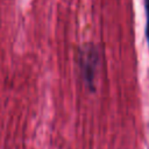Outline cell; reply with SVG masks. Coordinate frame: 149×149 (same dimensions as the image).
Instances as JSON below:
<instances>
[{
  "mask_svg": "<svg viewBox=\"0 0 149 149\" xmlns=\"http://www.w3.org/2000/svg\"><path fill=\"white\" fill-rule=\"evenodd\" d=\"M79 65L85 85L90 91H94L97 74L100 65V55L95 45L86 44L79 52Z\"/></svg>",
  "mask_w": 149,
  "mask_h": 149,
  "instance_id": "6da1fadb",
  "label": "cell"
},
{
  "mask_svg": "<svg viewBox=\"0 0 149 149\" xmlns=\"http://www.w3.org/2000/svg\"><path fill=\"white\" fill-rule=\"evenodd\" d=\"M144 10H146V38L149 48V0H144Z\"/></svg>",
  "mask_w": 149,
  "mask_h": 149,
  "instance_id": "7a4b0ae2",
  "label": "cell"
}]
</instances>
